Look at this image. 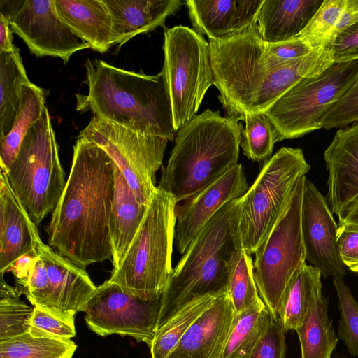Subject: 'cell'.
<instances>
[{"mask_svg": "<svg viewBox=\"0 0 358 358\" xmlns=\"http://www.w3.org/2000/svg\"><path fill=\"white\" fill-rule=\"evenodd\" d=\"M114 188L113 161L78 137L65 188L46 229L49 245L82 268L110 259Z\"/></svg>", "mask_w": 358, "mask_h": 358, "instance_id": "6da1fadb", "label": "cell"}, {"mask_svg": "<svg viewBox=\"0 0 358 358\" xmlns=\"http://www.w3.org/2000/svg\"><path fill=\"white\" fill-rule=\"evenodd\" d=\"M88 93L76 95V110L130 131L173 141L171 99L163 70L157 75L127 71L101 59L85 62Z\"/></svg>", "mask_w": 358, "mask_h": 358, "instance_id": "7a4b0ae2", "label": "cell"}, {"mask_svg": "<svg viewBox=\"0 0 358 358\" xmlns=\"http://www.w3.org/2000/svg\"><path fill=\"white\" fill-rule=\"evenodd\" d=\"M242 126L206 109L180 127L158 189L178 203L212 183L238 164Z\"/></svg>", "mask_w": 358, "mask_h": 358, "instance_id": "3957f363", "label": "cell"}, {"mask_svg": "<svg viewBox=\"0 0 358 358\" xmlns=\"http://www.w3.org/2000/svg\"><path fill=\"white\" fill-rule=\"evenodd\" d=\"M238 207V198L225 204L197 234L173 268L162 295L159 329L192 301L227 291V264L236 250L234 230Z\"/></svg>", "mask_w": 358, "mask_h": 358, "instance_id": "277c9868", "label": "cell"}, {"mask_svg": "<svg viewBox=\"0 0 358 358\" xmlns=\"http://www.w3.org/2000/svg\"><path fill=\"white\" fill-rule=\"evenodd\" d=\"M177 204L173 195L157 187L125 257L109 281L141 299L163 295L173 271Z\"/></svg>", "mask_w": 358, "mask_h": 358, "instance_id": "5b68a950", "label": "cell"}, {"mask_svg": "<svg viewBox=\"0 0 358 358\" xmlns=\"http://www.w3.org/2000/svg\"><path fill=\"white\" fill-rule=\"evenodd\" d=\"M310 166L300 148L282 147L263 165L254 183L238 198L234 239L250 255L270 231L299 178Z\"/></svg>", "mask_w": 358, "mask_h": 358, "instance_id": "8992f818", "label": "cell"}, {"mask_svg": "<svg viewBox=\"0 0 358 358\" xmlns=\"http://www.w3.org/2000/svg\"><path fill=\"white\" fill-rule=\"evenodd\" d=\"M4 172L29 216L38 225L55 210L66 183L45 106L27 133L16 158Z\"/></svg>", "mask_w": 358, "mask_h": 358, "instance_id": "52a82bcc", "label": "cell"}, {"mask_svg": "<svg viewBox=\"0 0 358 358\" xmlns=\"http://www.w3.org/2000/svg\"><path fill=\"white\" fill-rule=\"evenodd\" d=\"M214 85L227 117L244 121L275 69L265 55V43L255 23L228 38L209 40Z\"/></svg>", "mask_w": 358, "mask_h": 358, "instance_id": "ba28073f", "label": "cell"}, {"mask_svg": "<svg viewBox=\"0 0 358 358\" xmlns=\"http://www.w3.org/2000/svg\"><path fill=\"white\" fill-rule=\"evenodd\" d=\"M306 178V176L299 178L280 215L254 253V278L258 293L274 320H278L287 285L306 264L301 227Z\"/></svg>", "mask_w": 358, "mask_h": 358, "instance_id": "9c48e42d", "label": "cell"}, {"mask_svg": "<svg viewBox=\"0 0 358 358\" xmlns=\"http://www.w3.org/2000/svg\"><path fill=\"white\" fill-rule=\"evenodd\" d=\"M358 78V59L334 62L320 75L292 87L266 113L277 142L301 137L322 129L323 116Z\"/></svg>", "mask_w": 358, "mask_h": 358, "instance_id": "30bf717a", "label": "cell"}, {"mask_svg": "<svg viewBox=\"0 0 358 358\" xmlns=\"http://www.w3.org/2000/svg\"><path fill=\"white\" fill-rule=\"evenodd\" d=\"M164 72L176 131L196 115L208 88L214 85L209 43L193 29L164 30Z\"/></svg>", "mask_w": 358, "mask_h": 358, "instance_id": "8fae6325", "label": "cell"}, {"mask_svg": "<svg viewBox=\"0 0 358 358\" xmlns=\"http://www.w3.org/2000/svg\"><path fill=\"white\" fill-rule=\"evenodd\" d=\"M79 137L102 148L124 176L137 201L148 206L157 190L155 173L169 140L136 133L96 116Z\"/></svg>", "mask_w": 358, "mask_h": 358, "instance_id": "7c38bea8", "label": "cell"}, {"mask_svg": "<svg viewBox=\"0 0 358 358\" xmlns=\"http://www.w3.org/2000/svg\"><path fill=\"white\" fill-rule=\"evenodd\" d=\"M162 306V296L141 299L108 280L88 301L85 319L89 329L99 336H128L150 346L159 327Z\"/></svg>", "mask_w": 358, "mask_h": 358, "instance_id": "4fadbf2b", "label": "cell"}, {"mask_svg": "<svg viewBox=\"0 0 358 358\" xmlns=\"http://www.w3.org/2000/svg\"><path fill=\"white\" fill-rule=\"evenodd\" d=\"M0 15L36 57H57L66 64L73 54L90 48L60 19L55 0H0Z\"/></svg>", "mask_w": 358, "mask_h": 358, "instance_id": "5bb4252c", "label": "cell"}, {"mask_svg": "<svg viewBox=\"0 0 358 358\" xmlns=\"http://www.w3.org/2000/svg\"><path fill=\"white\" fill-rule=\"evenodd\" d=\"M306 260L325 278L342 277L345 266L339 254L338 225L327 200L306 178L301 214Z\"/></svg>", "mask_w": 358, "mask_h": 358, "instance_id": "9a60e30c", "label": "cell"}, {"mask_svg": "<svg viewBox=\"0 0 358 358\" xmlns=\"http://www.w3.org/2000/svg\"><path fill=\"white\" fill-rule=\"evenodd\" d=\"M245 173L237 164L212 183L176 205L174 243L182 255L201 229L227 203L248 189Z\"/></svg>", "mask_w": 358, "mask_h": 358, "instance_id": "2e32d148", "label": "cell"}, {"mask_svg": "<svg viewBox=\"0 0 358 358\" xmlns=\"http://www.w3.org/2000/svg\"><path fill=\"white\" fill-rule=\"evenodd\" d=\"M37 254L47 269L50 285V313L74 324L78 312H84L96 287L82 268L43 242Z\"/></svg>", "mask_w": 358, "mask_h": 358, "instance_id": "e0dca14e", "label": "cell"}, {"mask_svg": "<svg viewBox=\"0 0 358 358\" xmlns=\"http://www.w3.org/2000/svg\"><path fill=\"white\" fill-rule=\"evenodd\" d=\"M0 275L20 257L36 253L42 243L37 226L0 171Z\"/></svg>", "mask_w": 358, "mask_h": 358, "instance_id": "ac0fdd59", "label": "cell"}, {"mask_svg": "<svg viewBox=\"0 0 358 358\" xmlns=\"http://www.w3.org/2000/svg\"><path fill=\"white\" fill-rule=\"evenodd\" d=\"M234 315L227 291L220 294L166 358H221Z\"/></svg>", "mask_w": 358, "mask_h": 358, "instance_id": "d6986e66", "label": "cell"}, {"mask_svg": "<svg viewBox=\"0 0 358 358\" xmlns=\"http://www.w3.org/2000/svg\"><path fill=\"white\" fill-rule=\"evenodd\" d=\"M324 158L329 173L327 203L338 215L358 196V122L336 132Z\"/></svg>", "mask_w": 358, "mask_h": 358, "instance_id": "ffe728a7", "label": "cell"}, {"mask_svg": "<svg viewBox=\"0 0 358 358\" xmlns=\"http://www.w3.org/2000/svg\"><path fill=\"white\" fill-rule=\"evenodd\" d=\"M264 0H186L194 30L209 40L233 36L257 23Z\"/></svg>", "mask_w": 358, "mask_h": 358, "instance_id": "44dd1931", "label": "cell"}, {"mask_svg": "<svg viewBox=\"0 0 358 358\" xmlns=\"http://www.w3.org/2000/svg\"><path fill=\"white\" fill-rule=\"evenodd\" d=\"M110 15L114 44L120 47L133 37L158 27L183 5L181 0H103Z\"/></svg>", "mask_w": 358, "mask_h": 358, "instance_id": "7402d4cb", "label": "cell"}, {"mask_svg": "<svg viewBox=\"0 0 358 358\" xmlns=\"http://www.w3.org/2000/svg\"><path fill=\"white\" fill-rule=\"evenodd\" d=\"M55 5L60 19L94 51L104 53L115 45L103 0H55Z\"/></svg>", "mask_w": 358, "mask_h": 358, "instance_id": "603a6c76", "label": "cell"}, {"mask_svg": "<svg viewBox=\"0 0 358 358\" xmlns=\"http://www.w3.org/2000/svg\"><path fill=\"white\" fill-rule=\"evenodd\" d=\"M324 1L264 0L257 24L266 43L285 42L296 38L307 26Z\"/></svg>", "mask_w": 358, "mask_h": 358, "instance_id": "cb8c5ba5", "label": "cell"}, {"mask_svg": "<svg viewBox=\"0 0 358 358\" xmlns=\"http://www.w3.org/2000/svg\"><path fill=\"white\" fill-rule=\"evenodd\" d=\"M115 188L110 221L113 269L119 268L144 218L148 207L140 204L114 163Z\"/></svg>", "mask_w": 358, "mask_h": 358, "instance_id": "d4e9b609", "label": "cell"}, {"mask_svg": "<svg viewBox=\"0 0 358 358\" xmlns=\"http://www.w3.org/2000/svg\"><path fill=\"white\" fill-rule=\"evenodd\" d=\"M321 273L304 264L287 285L280 300L278 319L284 330H296L322 295Z\"/></svg>", "mask_w": 358, "mask_h": 358, "instance_id": "484cf974", "label": "cell"}, {"mask_svg": "<svg viewBox=\"0 0 358 358\" xmlns=\"http://www.w3.org/2000/svg\"><path fill=\"white\" fill-rule=\"evenodd\" d=\"M273 320L262 299L235 313L221 358H245Z\"/></svg>", "mask_w": 358, "mask_h": 358, "instance_id": "4316f807", "label": "cell"}, {"mask_svg": "<svg viewBox=\"0 0 358 358\" xmlns=\"http://www.w3.org/2000/svg\"><path fill=\"white\" fill-rule=\"evenodd\" d=\"M20 50L0 52V140L11 130L20 103L23 86L29 83Z\"/></svg>", "mask_w": 358, "mask_h": 358, "instance_id": "83f0119b", "label": "cell"}, {"mask_svg": "<svg viewBox=\"0 0 358 358\" xmlns=\"http://www.w3.org/2000/svg\"><path fill=\"white\" fill-rule=\"evenodd\" d=\"M45 94L30 82L22 88L20 103L9 134L0 140L1 171H6L16 158L21 143L31 126L40 118L45 106Z\"/></svg>", "mask_w": 358, "mask_h": 358, "instance_id": "f1b7e54d", "label": "cell"}, {"mask_svg": "<svg viewBox=\"0 0 358 358\" xmlns=\"http://www.w3.org/2000/svg\"><path fill=\"white\" fill-rule=\"evenodd\" d=\"M327 310V301L322 294L295 330L300 342L301 358H331L338 339Z\"/></svg>", "mask_w": 358, "mask_h": 358, "instance_id": "f546056e", "label": "cell"}, {"mask_svg": "<svg viewBox=\"0 0 358 358\" xmlns=\"http://www.w3.org/2000/svg\"><path fill=\"white\" fill-rule=\"evenodd\" d=\"M222 293L196 299L178 310L156 332L149 346L151 358H166L192 324Z\"/></svg>", "mask_w": 358, "mask_h": 358, "instance_id": "4dcf8cb0", "label": "cell"}, {"mask_svg": "<svg viewBox=\"0 0 358 358\" xmlns=\"http://www.w3.org/2000/svg\"><path fill=\"white\" fill-rule=\"evenodd\" d=\"M76 348L71 339L34 337L27 332L0 340V358H72Z\"/></svg>", "mask_w": 358, "mask_h": 358, "instance_id": "1f68e13d", "label": "cell"}, {"mask_svg": "<svg viewBox=\"0 0 358 358\" xmlns=\"http://www.w3.org/2000/svg\"><path fill=\"white\" fill-rule=\"evenodd\" d=\"M227 293L236 313L261 299L254 278L253 262L243 249H236L227 262Z\"/></svg>", "mask_w": 358, "mask_h": 358, "instance_id": "d6a6232c", "label": "cell"}, {"mask_svg": "<svg viewBox=\"0 0 358 358\" xmlns=\"http://www.w3.org/2000/svg\"><path fill=\"white\" fill-rule=\"evenodd\" d=\"M21 292L10 287L1 275L0 280V340L10 338L29 331L34 308L20 299Z\"/></svg>", "mask_w": 358, "mask_h": 358, "instance_id": "836d02e7", "label": "cell"}, {"mask_svg": "<svg viewBox=\"0 0 358 358\" xmlns=\"http://www.w3.org/2000/svg\"><path fill=\"white\" fill-rule=\"evenodd\" d=\"M245 127L242 131L240 146L243 154L252 161L267 159L277 142L275 127L263 113H250L245 115Z\"/></svg>", "mask_w": 358, "mask_h": 358, "instance_id": "e575fe53", "label": "cell"}, {"mask_svg": "<svg viewBox=\"0 0 358 358\" xmlns=\"http://www.w3.org/2000/svg\"><path fill=\"white\" fill-rule=\"evenodd\" d=\"M346 0H324L304 29L296 37L313 49L325 48L345 7Z\"/></svg>", "mask_w": 358, "mask_h": 358, "instance_id": "d590c367", "label": "cell"}, {"mask_svg": "<svg viewBox=\"0 0 358 358\" xmlns=\"http://www.w3.org/2000/svg\"><path fill=\"white\" fill-rule=\"evenodd\" d=\"M333 284L341 313L339 338L345 343L348 352L358 357V301L345 283L343 278H334Z\"/></svg>", "mask_w": 358, "mask_h": 358, "instance_id": "8d00e7d4", "label": "cell"}, {"mask_svg": "<svg viewBox=\"0 0 358 358\" xmlns=\"http://www.w3.org/2000/svg\"><path fill=\"white\" fill-rule=\"evenodd\" d=\"M16 282L20 286V289H17L21 294L26 295L34 307H38L50 313L48 272L43 261L38 254L34 257L26 278Z\"/></svg>", "mask_w": 358, "mask_h": 358, "instance_id": "74e56055", "label": "cell"}, {"mask_svg": "<svg viewBox=\"0 0 358 358\" xmlns=\"http://www.w3.org/2000/svg\"><path fill=\"white\" fill-rule=\"evenodd\" d=\"M358 122V78L346 93L323 116L322 128L331 129L344 127Z\"/></svg>", "mask_w": 358, "mask_h": 358, "instance_id": "f35d334b", "label": "cell"}, {"mask_svg": "<svg viewBox=\"0 0 358 358\" xmlns=\"http://www.w3.org/2000/svg\"><path fill=\"white\" fill-rule=\"evenodd\" d=\"M28 333L34 337L68 340L75 337L76 329L74 324L34 307Z\"/></svg>", "mask_w": 358, "mask_h": 358, "instance_id": "ab89813d", "label": "cell"}, {"mask_svg": "<svg viewBox=\"0 0 358 358\" xmlns=\"http://www.w3.org/2000/svg\"><path fill=\"white\" fill-rule=\"evenodd\" d=\"M285 332L280 320H273L245 358H285Z\"/></svg>", "mask_w": 358, "mask_h": 358, "instance_id": "60d3db41", "label": "cell"}, {"mask_svg": "<svg viewBox=\"0 0 358 358\" xmlns=\"http://www.w3.org/2000/svg\"><path fill=\"white\" fill-rule=\"evenodd\" d=\"M314 50L310 44L299 38L277 43H265V55L273 69L305 57Z\"/></svg>", "mask_w": 358, "mask_h": 358, "instance_id": "b9f144b4", "label": "cell"}, {"mask_svg": "<svg viewBox=\"0 0 358 358\" xmlns=\"http://www.w3.org/2000/svg\"><path fill=\"white\" fill-rule=\"evenodd\" d=\"M340 257L351 271L358 273V228L345 227L338 229Z\"/></svg>", "mask_w": 358, "mask_h": 358, "instance_id": "7bdbcfd3", "label": "cell"}, {"mask_svg": "<svg viewBox=\"0 0 358 358\" xmlns=\"http://www.w3.org/2000/svg\"><path fill=\"white\" fill-rule=\"evenodd\" d=\"M332 51L335 62L358 59V22L338 35Z\"/></svg>", "mask_w": 358, "mask_h": 358, "instance_id": "ee69618b", "label": "cell"}, {"mask_svg": "<svg viewBox=\"0 0 358 358\" xmlns=\"http://www.w3.org/2000/svg\"><path fill=\"white\" fill-rule=\"evenodd\" d=\"M358 22V0H346L345 7L326 46L332 50L334 43L343 31Z\"/></svg>", "mask_w": 358, "mask_h": 358, "instance_id": "f6af8a7d", "label": "cell"}, {"mask_svg": "<svg viewBox=\"0 0 358 358\" xmlns=\"http://www.w3.org/2000/svg\"><path fill=\"white\" fill-rule=\"evenodd\" d=\"M338 229L345 227L358 228V196L338 215Z\"/></svg>", "mask_w": 358, "mask_h": 358, "instance_id": "bcb514c9", "label": "cell"}, {"mask_svg": "<svg viewBox=\"0 0 358 358\" xmlns=\"http://www.w3.org/2000/svg\"><path fill=\"white\" fill-rule=\"evenodd\" d=\"M12 33L9 22L0 15V52H11L16 48L13 43Z\"/></svg>", "mask_w": 358, "mask_h": 358, "instance_id": "7dc6e473", "label": "cell"}]
</instances>
